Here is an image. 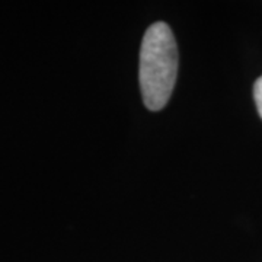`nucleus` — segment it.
Returning <instances> with one entry per match:
<instances>
[{
    "instance_id": "obj_2",
    "label": "nucleus",
    "mask_w": 262,
    "mask_h": 262,
    "mask_svg": "<svg viewBox=\"0 0 262 262\" xmlns=\"http://www.w3.org/2000/svg\"><path fill=\"white\" fill-rule=\"evenodd\" d=\"M253 99H255V105L258 108L259 117L262 118V76L253 84Z\"/></svg>"
},
{
    "instance_id": "obj_1",
    "label": "nucleus",
    "mask_w": 262,
    "mask_h": 262,
    "mask_svg": "<svg viewBox=\"0 0 262 262\" xmlns=\"http://www.w3.org/2000/svg\"><path fill=\"white\" fill-rule=\"evenodd\" d=\"M178 75V47L173 32L165 22L146 29L140 50L143 102L150 111H160L170 99Z\"/></svg>"
}]
</instances>
